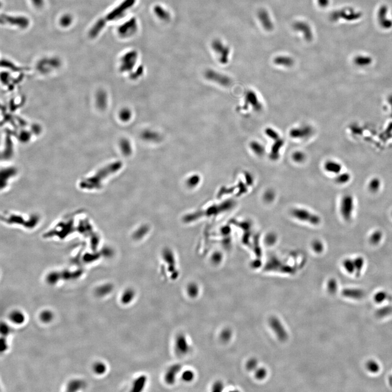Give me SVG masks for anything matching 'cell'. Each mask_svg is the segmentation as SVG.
<instances>
[{"instance_id": "obj_1", "label": "cell", "mask_w": 392, "mask_h": 392, "mask_svg": "<svg viewBox=\"0 0 392 392\" xmlns=\"http://www.w3.org/2000/svg\"><path fill=\"white\" fill-rule=\"evenodd\" d=\"M130 6V0H125L110 11L107 14L97 20L89 30L88 37L92 39H95L99 37L108 24L118 19L121 15H123L125 11L127 10Z\"/></svg>"}, {"instance_id": "obj_2", "label": "cell", "mask_w": 392, "mask_h": 392, "mask_svg": "<svg viewBox=\"0 0 392 392\" xmlns=\"http://www.w3.org/2000/svg\"><path fill=\"white\" fill-rule=\"evenodd\" d=\"M123 166L120 161L115 162L105 167L101 168L93 176L86 178L80 183V187L82 190L94 191L101 189L103 182L109 175L118 171Z\"/></svg>"}, {"instance_id": "obj_3", "label": "cell", "mask_w": 392, "mask_h": 392, "mask_svg": "<svg viewBox=\"0 0 392 392\" xmlns=\"http://www.w3.org/2000/svg\"><path fill=\"white\" fill-rule=\"evenodd\" d=\"M1 24L24 30L30 25V20L25 15L2 13L1 14Z\"/></svg>"}, {"instance_id": "obj_4", "label": "cell", "mask_w": 392, "mask_h": 392, "mask_svg": "<svg viewBox=\"0 0 392 392\" xmlns=\"http://www.w3.org/2000/svg\"><path fill=\"white\" fill-rule=\"evenodd\" d=\"M84 272L81 270L75 271L65 270L62 271L52 272L46 277V280L49 284L55 285L60 280H75L80 278Z\"/></svg>"}, {"instance_id": "obj_5", "label": "cell", "mask_w": 392, "mask_h": 392, "mask_svg": "<svg viewBox=\"0 0 392 392\" xmlns=\"http://www.w3.org/2000/svg\"><path fill=\"white\" fill-rule=\"evenodd\" d=\"M291 214L293 218L299 221L314 226H317L321 222V218L319 216L304 208H294L291 210Z\"/></svg>"}, {"instance_id": "obj_6", "label": "cell", "mask_w": 392, "mask_h": 392, "mask_svg": "<svg viewBox=\"0 0 392 392\" xmlns=\"http://www.w3.org/2000/svg\"><path fill=\"white\" fill-rule=\"evenodd\" d=\"M354 210V199L352 195L345 194L341 200L340 212L343 219L348 221L352 218Z\"/></svg>"}, {"instance_id": "obj_7", "label": "cell", "mask_w": 392, "mask_h": 392, "mask_svg": "<svg viewBox=\"0 0 392 392\" xmlns=\"http://www.w3.org/2000/svg\"><path fill=\"white\" fill-rule=\"evenodd\" d=\"M250 106H251L254 111L257 112L261 111L263 108V105L259 101L258 95L256 92L252 90H249L246 93L245 103L242 106V110H247Z\"/></svg>"}, {"instance_id": "obj_8", "label": "cell", "mask_w": 392, "mask_h": 392, "mask_svg": "<svg viewBox=\"0 0 392 392\" xmlns=\"http://www.w3.org/2000/svg\"><path fill=\"white\" fill-rule=\"evenodd\" d=\"M362 14L357 13L351 9H344L341 11H336L331 14V19L333 22L337 21L339 19H344L347 20H354L357 19L361 17Z\"/></svg>"}, {"instance_id": "obj_9", "label": "cell", "mask_w": 392, "mask_h": 392, "mask_svg": "<svg viewBox=\"0 0 392 392\" xmlns=\"http://www.w3.org/2000/svg\"><path fill=\"white\" fill-rule=\"evenodd\" d=\"M174 349L175 352L179 356H185L189 352L190 346L185 334L179 333L177 335L175 340Z\"/></svg>"}, {"instance_id": "obj_10", "label": "cell", "mask_w": 392, "mask_h": 392, "mask_svg": "<svg viewBox=\"0 0 392 392\" xmlns=\"http://www.w3.org/2000/svg\"><path fill=\"white\" fill-rule=\"evenodd\" d=\"M205 76L208 80L216 82L222 86H229L232 83L231 78L228 76L212 70L206 71Z\"/></svg>"}, {"instance_id": "obj_11", "label": "cell", "mask_w": 392, "mask_h": 392, "mask_svg": "<svg viewBox=\"0 0 392 392\" xmlns=\"http://www.w3.org/2000/svg\"><path fill=\"white\" fill-rule=\"evenodd\" d=\"M313 129L309 125H304L300 127H294L289 132V135L294 139H304L312 135Z\"/></svg>"}, {"instance_id": "obj_12", "label": "cell", "mask_w": 392, "mask_h": 392, "mask_svg": "<svg viewBox=\"0 0 392 392\" xmlns=\"http://www.w3.org/2000/svg\"><path fill=\"white\" fill-rule=\"evenodd\" d=\"M293 28L296 31L301 32L306 41L310 42L313 39L312 30L307 22L303 21L295 22L293 25Z\"/></svg>"}, {"instance_id": "obj_13", "label": "cell", "mask_w": 392, "mask_h": 392, "mask_svg": "<svg viewBox=\"0 0 392 392\" xmlns=\"http://www.w3.org/2000/svg\"><path fill=\"white\" fill-rule=\"evenodd\" d=\"M181 366L179 364H175L170 366L166 370L164 375V380L166 384L172 385L176 381L177 377L181 370Z\"/></svg>"}, {"instance_id": "obj_14", "label": "cell", "mask_w": 392, "mask_h": 392, "mask_svg": "<svg viewBox=\"0 0 392 392\" xmlns=\"http://www.w3.org/2000/svg\"><path fill=\"white\" fill-rule=\"evenodd\" d=\"M213 49L219 56V60L222 64H226L228 62L229 55L230 50L228 46L224 45L220 41H215L213 43Z\"/></svg>"}, {"instance_id": "obj_15", "label": "cell", "mask_w": 392, "mask_h": 392, "mask_svg": "<svg viewBox=\"0 0 392 392\" xmlns=\"http://www.w3.org/2000/svg\"><path fill=\"white\" fill-rule=\"evenodd\" d=\"M258 17L263 28L267 31H271L274 28V24L272 22L269 13L264 9H261L258 13Z\"/></svg>"}, {"instance_id": "obj_16", "label": "cell", "mask_w": 392, "mask_h": 392, "mask_svg": "<svg viewBox=\"0 0 392 392\" xmlns=\"http://www.w3.org/2000/svg\"><path fill=\"white\" fill-rule=\"evenodd\" d=\"M136 56L134 54L129 53L125 54L121 60V69L122 71H127L130 70L134 67L136 62Z\"/></svg>"}, {"instance_id": "obj_17", "label": "cell", "mask_w": 392, "mask_h": 392, "mask_svg": "<svg viewBox=\"0 0 392 392\" xmlns=\"http://www.w3.org/2000/svg\"><path fill=\"white\" fill-rule=\"evenodd\" d=\"M387 8L386 6H382L378 13V19L380 24L382 27L385 29H388L392 27V22L387 18Z\"/></svg>"}, {"instance_id": "obj_18", "label": "cell", "mask_w": 392, "mask_h": 392, "mask_svg": "<svg viewBox=\"0 0 392 392\" xmlns=\"http://www.w3.org/2000/svg\"><path fill=\"white\" fill-rule=\"evenodd\" d=\"M323 168L328 173L337 175L341 173L342 165L336 161L328 160L324 164Z\"/></svg>"}, {"instance_id": "obj_19", "label": "cell", "mask_w": 392, "mask_h": 392, "mask_svg": "<svg viewBox=\"0 0 392 392\" xmlns=\"http://www.w3.org/2000/svg\"><path fill=\"white\" fill-rule=\"evenodd\" d=\"M284 144V140L280 138L275 141V142L272 146L270 153V158L272 160H276L278 159L280 157V150L283 147Z\"/></svg>"}, {"instance_id": "obj_20", "label": "cell", "mask_w": 392, "mask_h": 392, "mask_svg": "<svg viewBox=\"0 0 392 392\" xmlns=\"http://www.w3.org/2000/svg\"><path fill=\"white\" fill-rule=\"evenodd\" d=\"M9 318L12 323L17 325H21L26 321V315L20 310H13L9 314Z\"/></svg>"}, {"instance_id": "obj_21", "label": "cell", "mask_w": 392, "mask_h": 392, "mask_svg": "<svg viewBox=\"0 0 392 392\" xmlns=\"http://www.w3.org/2000/svg\"><path fill=\"white\" fill-rule=\"evenodd\" d=\"M147 377L146 375H141L134 380L132 386L131 392H141L144 390L147 382Z\"/></svg>"}, {"instance_id": "obj_22", "label": "cell", "mask_w": 392, "mask_h": 392, "mask_svg": "<svg viewBox=\"0 0 392 392\" xmlns=\"http://www.w3.org/2000/svg\"><path fill=\"white\" fill-rule=\"evenodd\" d=\"M136 296V292L132 288H127L123 291L120 301L123 305H127L134 301Z\"/></svg>"}, {"instance_id": "obj_23", "label": "cell", "mask_w": 392, "mask_h": 392, "mask_svg": "<svg viewBox=\"0 0 392 392\" xmlns=\"http://www.w3.org/2000/svg\"><path fill=\"white\" fill-rule=\"evenodd\" d=\"M274 62L275 65L279 66L289 68L293 65L294 60L289 56H280L274 59Z\"/></svg>"}, {"instance_id": "obj_24", "label": "cell", "mask_w": 392, "mask_h": 392, "mask_svg": "<svg viewBox=\"0 0 392 392\" xmlns=\"http://www.w3.org/2000/svg\"><path fill=\"white\" fill-rule=\"evenodd\" d=\"M113 290V285L110 283H106L98 287L95 290V294L98 297H105L110 295Z\"/></svg>"}, {"instance_id": "obj_25", "label": "cell", "mask_w": 392, "mask_h": 392, "mask_svg": "<svg viewBox=\"0 0 392 392\" xmlns=\"http://www.w3.org/2000/svg\"><path fill=\"white\" fill-rule=\"evenodd\" d=\"M84 386L85 384L81 380H72L67 385V390L68 392H78L84 388Z\"/></svg>"}, {"instance_id": "obj_26", "label": "cell", "mask_w": 392, "mask_h": 392, "mask_svg": "<svg viewBox=\"0 0 392 392\" xmlns=\"http://www.w3.org/2000/svg\"><path fill=\"white\" fill-rule=\"evenodd\" d=\"M74 17L69 13H65L60 16L58 20L60 26L63 28H69L73 24Z\"/></svg>"}, {"instance_id": "obj_27", "label": "cell", "mask_w": 392, "mask_h": 392, "mask_svg": "<svg viewBox=\"0 0 392 392\" xmlns=\"http://www.w3.org/2000/svg\"><path fill=\"white\" fill-rule=\"evenodd\" d=\"M343 294L345 297L354 299H359L362 298L364 293L360 289H346L343 290Z\"/></svg>"}, {"instance_id": "obj_28", "label": "cell", "mask_w": 392, "mask_h": 392, "mask_svg": "<svg viewBox=\"0 0 392 392\" xmlns=\"http://www.w3.org/2000/svg\"><path fill=\"white\" fill-rule=\"evenodd\" d=\"M372 58L369 56H358L354 59V63L358 67H364L368 66L372 63Z\"/></svg>"}, {"instance_id": "obj_29", "label": "cell", "mask_w": 392, "mask_h": 392, "mask_svg": "<svg viewBox=\"0 0 392 392\" xmlns=\"http://www.w3.org/2000/svg\"><path fill=\"white\" fill-rule=\"evenodd\" d=\"M200 289L197 284L195 283H191L188 285L186 288V292L188 296L192 299H195L198 297L199 294Z\"/></svg>"}, {"instance_id": "obj_30", "label": "cell", "mask_w": 392, "mask_h": 392, "mask_svg": "<svg viewBox=\"0 0 392 392\" xmlns=\"http://www.w3.org/2000/svg\"><path fill=\"white\" fill-rule=\"evenodd\" d=\"M93 371L95 374L97 375H103L106 373L108 370V367L106 364L103 362H95L92 366Z\"/></svg>"}, {"instance_id": "obj_31", "label": "cell", "mask_w": 392, "mask_h": 392, "mask_svg": "<svg viewBox=\"0 0 392 392\" xmlns=\"http://www.w3.org/2000/svg\"><path fill=\"white\" fill-rule=\"evenodd\" d=\"M383 238V233L379 230L374 231L371 234L369 237V242L372 245L376 246L379 245Z\"/></svg>"}, {"instance_id": "obj_32", "label": "cell", "mask_w": 392, "mask_h": 392, "mask_svg": "<svg viewBox=\"0 0 392 392\" xmlns=\"http://www.w3.org/2000/svg\"><path fill=\"white\" fill-rule=\"evenodd\" d=\"M250 148L253 152L258 156H262L265 153V149L263 145L257 141H252L250 143Z\"/></svg>"}, {"instance_id": "obj_33", "label": "cell", "mask_w": 392, "mask_h": 392, "mask_svg": "<svg viewBox=\"0 0 392 392\" xmlns=\"http://www.w3.org/2000/svg\"><path fill=\"white\" fill-rule=\"evenodd\" d=\"M40 320L44 323H49L53 321L54 314L50 310H43L39 314Z\"/></svg>"}, {"instance_id": "obj_34", "label": "cell", "mask_w": 392, "mask_h": 392, "mask_svg": "<svg viewBox=\"0 0 392 392\" xmlns=\"http://www.w3.org/2000/svg\"><path fill=\"white\" fill-rule=\"evenodd\" d=\"M381 186V181L378 178L371 179L368 184V189L372 193H376L379 191Z\"/></svg>"}, {"instance_id": "obj_35", "label": "cell", "mask_w": 392, "mask_h": 392, "mask_svg": "<svg viewBox=\"0 0 392 392\" xmlns=\"http://www.w3.org/2000/svg\"><path fill=\"white\" fill-rule=\"evenodd\" d=\"M142 137L145 140L151 141V142H157L160 140V135L155 132L151 131L150 130L146 131L142 134Z\"/></svg>"}, {"instance_id": "obj_36", "label": "cell", "mask_w": 392, "mask_h": 392, "mask_svg": "<svg viewBox=\"0 0 392 392\" xmlns=\"http://www.w3.org/2000/svg\"><path fill=\"white\" fill-rule=\"evenodd\" d=\"M355 267V272L357 276H359L361 273L363 268L364 267V259L362 256H357L353 259Z\"/></svg>"}, {"instance_id": "obj_37", "label": "cell", "mask_w": 392, "mask_h": 392, "mask_svg": "<svg viewBox=\"0 0 392 392\" xmlns=\"http://www.w3.org/2000/svg\"><path fill=\"white\" fill-rule=\"evenodd\" d=\"M120 147L122 153L125 155L129 156L132 153L131 145L127 139H123L120 142Z\"/></svg>"}, {"instance_id": "obj_38", "label": "cell", "mask_w": 392, "mask_h": 392, "mask_svg": "<svg viewBox=\"0 0 392 392\" xmlns=\"http://www.w3.org/2000/svg\"><path fill=\"white\" fill-rule=\"evenodd\" d=\"M351 179V175L348 173H340L335 178V181L339 185H344L349 183Z\"/></svg>"}, {"instance_id": "obj_39", "label": "cell", "mask_w": 392, "mask_h": 392, "mask_svg": "<svg viewBox=\"0 0 392 392\" xmlns=\"http://www.w3.org/2000/svg\"><path fill=\"white\" fill-rule=\"evenodd\" d=\"M342 265L345 270L349 274H352L355 272V267L353 259L350 258L345 259L343 261Z\"/></svg>"}, {"instance_id": "obj_40", "label": "cell", "mask_w": 392, "mask_h": 392, "mask_svg": "<svg viewBox=\"0 0 392 392\" xmlns=\"http://www.w3.org/2000/svg\"><path fill=\"white\" fill-rule=\"evenodd\" d=\"M194 377L195 374L194 371L191 370H186L181 373V380L186 383H190L193 381L194 379Z\"/></svg>"}, {"instance_id": "obj_41", "label": "cell", "mask_w": 392, "mask_h": 392, "mask_svg": "<svg viewBox=\"0 0 392 392\" xmlns=\"http://www.w3.org/2000/svg\"><path fill=\"white\" fill-rule=\"evenodd\" d=\"M312 247L313 251L317 253H321L323 252L325 248L323 243L319 240H316L313 241Z\"/></svg>"}, {"instance_id": "obj_42", "label": "cell", "mask_w": 392, "mask_h": 392, "mask_svg": "<svg viewBox=\"0 0 392 392\" xmlns=\"http://www.w3.org/2000/svg\"><path fill=\"white\" fill-rule=\"evenodd\" d=\"M265 133L268 137L271 138L272 140L276 141L280 138L278 132L276 131L275 130L271 127L266 128L265 130Z\"/></svg>"}, {"instance_id": "obj_43", "label": "cell", "mask_w": 392, "mask_h": 392, "mask_svg": "<svg viewBox=\"0 0 392 392\" xmlns=\"http://www.w3.org/2000/svg\"><path fill=\"white\" fill-rule=\"evenodd\" d=\"M292 159L296 163H302L305 160L306 155H305V154L303 152L300 151H297L293 153V154L292 155Z\"/></svg>"}, {"instance_id": "obj_44", "label": "cell", "mask_w": 392, "mask_h": 392, "mask_svg": "<svg viewBox=\"0 0 392 392\" xmlns=\"http://www.w3.org/2000/svg\"><path fill=\"white\" fill-rule=\"evenodd\" d=\"M131 112L128 108H124L122 110L119 114L121 119L124 122L130 120L131 117Z\"/></svg>"}, {"instance_id": "obj_45", "label": "cell", "mask_w": 392, "mask_h": 392, "mask_svg": "<svg viewBox=\"0 0 392 392\" xmlns=\"http://www.w3.org/2000/svg\"><path fill=\"white\" fill-rule=\"evenodd\" d=\"M0 332H1V336L6 337L11 333V327L7 323H2L1 324Z\"/></svg>"}, {"instance_id": "obj_46", "label": "cell", "mask_w": 392, "mask_h": 392, "mask_svg": "<svg viewBox=\"0 0 392 392\" xmlns=\"http://www.w3.org/2000/svg\"><path fill=\"white\" fill-rule=\"evenodd\" d=\"M367 367L369 370L373 373L377 372L379 369V366L377 365V363L374 361L368 362L367 364Z\"/></svg>"}, {"instance_id": "obj_47", "label": "cell", "mask_w": 392, "mask_h": 392, "mask_svg": "<svg viewBox=\"0 0 392 392\" xmlns=\"http://www.w3.org/2000/svg\"><path fill=\"white\" fill-rule=\"evenodd\" d=\"M33 6L36 9H41L43 8L45 4V0H30Z\"/></svg>"}, {"instance_id": "obj_48", "label": "cell", "mask_w": 392, "mask_h": 392, "mask_svg": "<svg viewBox=\"0 0 392 392\" xmlns=\"http://www.w3.org/2000/svg\"><path fill=\"white\" fill-rule=\"evenodd\" d=\"M1 352H5L7 351V350L8 348V343L7 342V339L6 338V337L2 336L1 339Z\"/></svg>"}, {"instance_id": "obj_49", "label": "cell", "mask_w": 392, "mask_h": 392, "mask_svg": "<svg viewBox=\"0 0 392 392\" xmlns=\"http://www.w3.org/2000/svg\"><path fill=\"white\" fill-rule=\"evenodd\" d=\"M386 294L382 292H380L377 293L376 295H375V301L381 303V302L384 301L385 299H386Z\"/></svg>"}, {"instance_id": "obj_50", "label": "cell", "mask_w": 392, "mask_h": 392, "mask_svg": "<svg viewBox=\"0 0 392 392\" xmlns=\"http://www.w3.org/2000/svg\"><path fill=\"white\" fill-rule=\"evenodd\" d=\"M223 388V384L221 382L217 381L213 384V386L212 387V390H213V391H214V392H218V391H221Z\"/></svg>"}, {"instance_id": "obj_51", "label": "cell", "mask_w": 392, "mask_h": 392, "mask_svg": "<svg viewBox=\"0 0 392 392\" xmlns=\"http://www.w3.org/2000/svg\"><path fill=\"white\" fill-rule=\"evenodd\" d=\"M199 181V178L197 175H194L191 177L188 180V184L190 186H195L198 184Z\"/></svg>"}, {"instance_id": "obj_52", "label": "cell", "mask_w": 392, "mask_h": 392, "mask_svg": "<svg viewBox=\"0 0 392 392\" xmlns=\"http://www.w3.org/2000/svg\"><path fill=\"white\" fill-rule=\"evenodd\" d=\"M221 338H222V340H223V341L228 340V339L230 337L229 331H228V330H224L221 333Z\"/></svg>"}, {"instance_id": "obj_53", "label": "cell", "mask_w": 392, "mask_h": 392, "mask_svg": "<svg viewBox=\"0 0 392 392\" xmlns=\"http://www.w3.org/2000/svg\"><path fill=\"white\" fill-rule=\"evenodd\" d=\"M328 286H329V288L331 289V291L336 290V281L334 280H330V282L328 283Z\"/></svg>"}, {"instance_id": "obj_54", "label": "cell", "mask_w": 392, "mask_h": 392, "mask_svg": "<svg viewBox=\"0 0 392 392\" xmlns=\"http://www.w3.org/2000/svg\"><path fill=\"white\" fill-rule=\"evenodd\" d=\"M318 2L320 6L323 8H325L327 6L329 3V0H318Z\"/></svg>"}, {"instance_id": "obj_55", "label": "cell", "mask_w": 392, "mask_h": 392, "mask_svg": "<svg viewBox=\"0 0 392 392\" xmlns=\"http://www.w3.org/2000/svg\"></svg>"}]
</instances>
